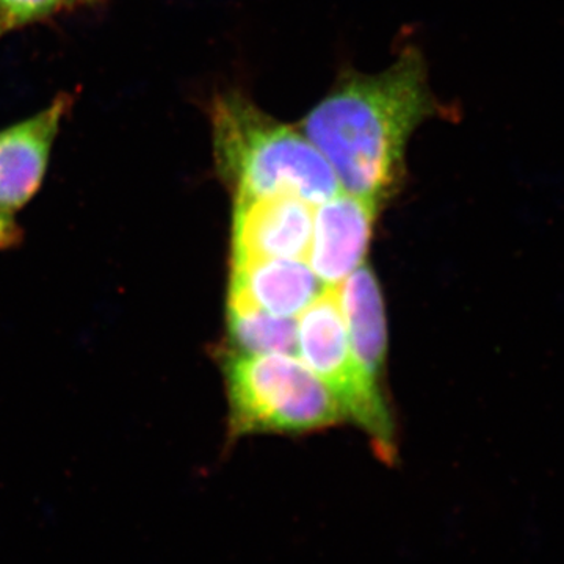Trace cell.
Here are the masks:
<instances>
[{
	"label": "cell",
	"mask_w": 564,
	"mask_h": 564,
	"mask_svg": "<svg viewBox=\"0 0 564 564\" xmlns=\"http://www.w3.org/2000/svg\"><path fill=\"white\" fill-rule=\"evenodd\" d=\"M99 2V0H74V3H95Z\"/></svg>",
	"instance_id": "obj_13"
},
{
	"label": "cell",
	"mask_w": 564,
	"mask_h": 564,
	"mask_svg": "<svg viewBox=\"0 0 564 564\" xmlns=\"http://www.w3.org/2000/svg\"><path fill=\"white\" fill-rule=\"evenodd\" d=\"M210 120L215 166L236 199L289 195L317 206L343 191L299 126L270 117L242 93L218 95Z\"/></svg>",
	"instance_id": "obj_2"
},
{
	"label": "cell",
	"mask_w": 564,
	"mask_h": 564,
	"mask_svg": "<svg viewBox=\"0 0 564 564\" xmlns=\"http://www.w3.org/2000/svg\"><path fill=\"white\" fill-rule=\"evenodd\" d=\"M377 202L340 191L314 206L307 262L325 285H339L362 265L377 218Z\"/></svg>",
	"instance_id": "obj_6"
},
{
	"label": "cell",
	"mask_w": 564,
	"mask_h": 564,
	"mask_svg": "<svg viewBox=\"0 0 564 564\" xmlns=\"http://www.w3.org/2000/svg\"><path fill=\"white\" fill-rule=\"evenodd\" d=\"M437 113L422 52L408 46L381 73L343 74L299 128L344 192L380 204L402 180L408 141Z\"/></svg>",
	"instance_id": "obj_1"
},
{
	"label": "cell",
	"mask_w": 564,
	"mask_h": 564,
	"mask_svg": "<svg viewBox=\"0 0 564 564\" xmlns=\"http://www.w3.org/2000/svg\"><path fill=\"white\" fill-rule=\"evenodd\" d=\"M22 240V231L13 215L0 210V250H10Z\"/></svg>",
	"instance_id": "obj_12"
},
{
	"label": "cell",
	"mask_w": 564,
	"mask_h": 564,
	"mask_svg": "<svg viewBox=\"0 0 564 564\" xmlns=\"http://www.w3.org/2000/svg\"><path fill=\"white\" fill-rule=\"evenodd\" d=\"M73 101L62 93L46 109L0 132V210L14 215L40 191L52 144Z\"/></svg>",
	"instance_id": "obj_7"
},
{
	"label": "cell",
	"mask_w": 564,
	"mask_h": 564,
	"mask_svg": "<svg viewBox=\"0 0 564 564\" xmlns=\"http://www.w3.org/2000/svg\"><path fill=\"white\" fill-rule=\"evenodd\" d=\"M352 356L373 384L381 388L388 326L380 284L369 265H361L337 285Z\"/></svg>",
	"instance_id": "obj_9"
},
{
	"label": "cell",
	"mask_w": 564,
	"mask_h": 564,
	"mask_svg": "<svg viewBox=\"0 0 564 564\" xmlns=\"http://www.w3.org/2000/svg\"><path fill=\"white\" fill-rule=\"evenodd\" d=\"M296 351L326 384L345 415L369 434L378 458L393 463V426L381 388L362 372L348 343L337 285H326L296 322Z\"/></svg>",
	"instance_id": "obj_4"
},
{
	"label": "cell",
	"mask_w": 564,
	"mask_h": 564,
	"mask_svg": "<svg viewBox=\"0 0 564 564\" xmlns=\"http://www.w3.org/2000/svg\"><path fill=\"white\" fill-rule=\"evenodd\" d=\"M223 367L236 436L313 432L344 421L333 392L293 355L229 352Z\"/></svg>",
	"instance_id": "obj_3"
},
{
	"label": "cell",
	"mask_w": 564,
	"mask_h": 564,
	"mask_svg": "<svg viewBox=\"0 0 564 564\" xmlns=\"http://www.w3.org/2000/svg\"><path fill=\"white\" fill-rule=\"evenodd\" d=\"M228 339L231 352L240 355H293L296 351V322L228 304Z\"/></svg>",
	"instance_id": "obj_10"
},
{
	"label": "cell",
	"mask_w": 564,
	"mask_h": 564,
	"mask_svg": "<svg viewBox=\"0 0 564 564\" xmlns=\"http://www.w3.org/2000/svg\"><path fill=\"white\" fill-rule=\"evenodd\" d=\"M313 226V204L295 196L236 199L232 215V262L307 259Z\"/></svg>",
	"instance_id": "obj_5"
},
{
	"label": "cell",
	"mask_w": 564,
	"mask_h": 564,
	"mask_svg": "<svg viewBox=\"0 0 564 564\" xmlns=\"http://www.w3.org/2000/svg\"><path fill=\"white\" fill-rule=\"evenodd\" d=\"M74 0H0V36L57 13Z\"/></svg>",
	"instance_id": "obj_11"
},
{
	"label": "cell",
	"mask_w": 564,
	"mask_h": 564,
	"mask_svg": "<svg viewBox=\"0 0 564 564\" xmlns=\"http://www.w3.org/2000/svg\"><path fill=\"white\" fill-rule=\"evenodd\" d=\"M325 288L313 269L296 259L232 262L228 304L293 318L302 315Z\"/></svg>",
	"instance_id": "obj_8"
}]
</instances>
